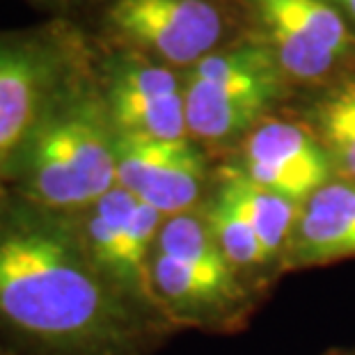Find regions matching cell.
Segmentation results:
<instances>
[{
    "label": "cell",
    "instance_id": "cell-11",
    "mask_svg": "<svg viewBox=\"0 0 355 355\" xmlns=\"http://www.w3.org/2000/svg\"><path fill=\"white\" fill-rule=\"evenodd\" d=\"M234 165L257 186L282 195L298 207L337 177L312 126L273 115L241 140L239 161Z\"/></svg>",
    "mask_w": 355,
    "mask_h": 355
},
{
    "label": "cell",
    "instance_id": "cell-9",
    "mask_svg": "<svg viewBox=\"0 0 355 355\" xmlns=\"http://www.w3.org/2000/svg\"><path fill=\"white\" fill-rule=\"evenodd\" d=\"M108 24L128 44V51L177 71L191 69L220 51L227 28L211 0H115Z\"/></svg>",
    "mask_w": 355,
    "mask_h": 355
},
{
    "label": "cell",
    "instance_id": "cell-2",
    "mask_svg": "<svg viewBox=\"0 0 355 355\" xmlns=\"http://www.w3.org/2000/svg\"><path fill=\"white\" fill-rule=\"evenodd\" d=\"M117 186V133L89 60L64 83L30 140L12 195L76 216Z\"/></svg>",
    "mask_w": 355,
    "mask_h": 355
},
{
    "label": "cell",
    "instance_id": "cell-13",
    "mask_svg": "<svg viewBox=\"0 0 355 355\" xmlns=\"http://www.w3.org/2000/svg\"><path fill=\"white\" fill-rule=\"evenodd\" d=\"M214 191L220 193L245 218V223L250 225L261 248L266 250L268 259L273 261L279 277V261H282L293 225H296L300 209L298 204L257 186L234 163L223 165L218 170V175L214 177Z\"/></svg>",
    "mask_w": 355,
    "mask_h": 355
},
{
    "label": "cell",
    "instance_id": "cell-16",
    "mask_svg": "<svg viewBox=\"0 0 355 355\" xmlns=\"http://www.w3.org/2000/svg\"><path fill=\"white\" fill-rule=\"evenodd\" d=\"M321 355H355V349H330Z\"/></svg>",
    "mask_w": 355,
    "mask_h": 355
},
{
    "label": "cell",
    "instance_id": "cell-12",
    "mask_svg": "<svg viewBox=\"0 0 355 355\" xmlns=\"http://www.w3.org/2000/svg\"><path fill=\"white\" fill-rule=\"evenodd\" d=\"M355 259V181L335 177L300 204L279 277Z\"/></svg>",
    "mask_w": 355,
    "mask_h": 355
},
{
    "label": "cell",
    "instance_id": "cell-4",
    "mask_svg": "<svg viewBox=\"0 0 355 355\" xmlns=\"http://www.w3.org/2000/svg\"><path fill=\"white\" fill-rule=\"evenodd\" d=\"M188 135L200 147L245 138L284 99L286 78L263 44L220 49L181 71Z\"/></svg>",
    "mask_w": 355,
    "mask_h": 355
},
{
    "label": "cell",
    "instance_id": "cell-7",
    "mask_svg": "<svg viewBox=\"0 0 355 355\" xmlns=\"http://www.w3.org/2000/svg\"><path fill=\"white\" fill-rule=\"evenodd\" d=\"M263 28V46L286 83L335 85L351 78L355 33L326 0H252Z\"/></svg>",
    "mask_w": 355,
    "mask_h": 355
},
{
    "label": "cell",
    "instance_id": "cell-8",
    "mask_svg": "<svg viewBox=\"0 0 355 355\" xmlns=\"http://www.w3.org/2000/svg\"><path fill=\"white\" fill-rule=\"evenodd\" d=\"M105 110L117 135L184 140L188 135L181 71L124 51L94 69Z\"/></svg>",
    "mask_w": 355,
    "mask_h": 355
},
{
    "label": "cell",
    "instance_id": "cell-15",
    "mask_svg": "<svg viewBox=\"0 0 355 355\" xmlns=\"http://www.w3.org/2000/svg\"><path fill=\"white\" fill-rule=\"evenodd\" d=\"M330 7L342 14V17L349 21V26H355V0H326Z\"/></svg>",
    "mask_w": 355,
    "mask_h": 355
},
{
    "label": "cell",
    "instance_id": "cell-10",
    "mask_svg": "<svg viewBox=\"0 0 355 355\" xmlns=\"http://www.w3.org/2000/svg\"><path fill=\"white\" fill-rule=\"evenodd\" d=\"M117 186L170 218L200 209L209 198L214 179L204 147L193 138L117 135Z\"/></svg>",
    "mask_w": 355,
    "mask_h": 355
},
{
    "label": "cell",
    "instance_id": "cell-17",
    "mask_svg": "<svg viewBox=\"0 0 355 355\" xmlns=\"http://www.w3.org/2000/svg\"><path fill=\"white\" fill-rule=\"evenodd\" d=\"M0 355H19L17 351H12L10 346H5L3 342H0Z\"/></svg>",
    "mask_w": 355,
    "mask_h": 355
},
{
    "label": "cell",
    "instance_id": "cell-3",
    "mask_svg": "<svg viewBox=\"0 0 355 355\" xmlns=\"http://www.w3.org/2000/svg\"><path fill=\"white\" fill-rule=\"evenodd\" d=\"M156 303L177 330L241 332L263 293L227 261L202 209L165 218L152 257Z\"/></svg>",
    "mask_w": 355,
    "mask_h": 355
},
{
    "label": "cell",
    "instance_id": "cell-1",
    "mask_svg": "<svg viewBox=\"0 0 355 355\" xmlns=\"http://www.w3.org/2000/svg\"><path fill=\"white\" fill-rule=\"evenodd\" d=\"M177 328L124 296L69 216L0 200V342L19 355H154Z\"/></svg>",
    "mask_w": 355,
    "mask_h": 355
},
{
    "label": "cell",
    "instance_id": "cell-6",
    "mask_svg": "<svg viewBox=\"0 0 355 355\" xmlns=\"http://www.w3.org/2000/svg\"><path fill=\"white\" fill-rule=\"evenodd\" d=\"M69 218L89 261L135 305L165 319L152 284L154 245L165 216L115 186Z\"/></svg>",
    "mask_w": 355,
    "mask_h": 355
},
{
    "label": "cell",
    "instance_id": "cell-14",
    "mask_svg": "<svg viewBox=\"0 0 355 355\" xmlns=\"http://www.w3.org/2000/svg\"><path fill=\"white\" fill-rule=\"evenodd\" d=\"M200 209L227 261L257 291L263 293L266 284H273L277 279V270L273 261L268 259L266 250L261 248L257 234L245 223V218L220 193L214 191V186H211L209 198Z\"/></svg>",
    "mask_w": 355,
    "mask_h": 355
},
{
    "label": "cell",
    "instance_id": "cell-5",
    "mask_svg": "<svg viewBox=\"0 0 355 355\" xmlns=\"http://www.w3.org/2000/svg\"><path fill=\"white\" fill-rule=\"evenodd\" d=\"M87 58L67 37L0 35V200L12 195L37 126Z\"/></svg>",
    "mask_w": 355,
    "mask_h": 355
}]
</instances>
